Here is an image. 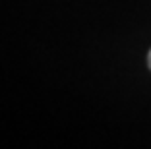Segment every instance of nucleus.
<instances>
[{
    "mask_svg": "<svg viewBox=\"0 0 151 149\" xmlns=\"http://www.w3.org/2000/svg\"><path fill=\"white\" fill-rule=\"evenodd\" d=\"M147 66H149V70H151V50H149V54H147Z\"/></svg>",
    "mask_w": 151,
    "mask_h": 149,
    "instance_id": "f257e3e1",
    "label": "nucleus"
}]
</instances>
